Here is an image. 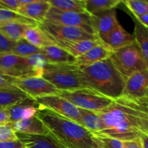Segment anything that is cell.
I'll list each match as a JSON object with an SVG mask.
<instances>
[{"instance_id":"4fadbf2b","label":"cell","mask_w":148,"mask_h":148,"mask_svg":"<svg viewBox=\"0 0 148 148\" xmlns=\"http://www.w3.org/2000/svg\"><path fill=\"white\" fill-rule=\"evenodd\" d=\"M91 23L95 36L102 42L119 23L116 18L115 10L106 12L98 15H91Z\"/></svg>"},{"instance_id":"5b68a950","label":"cell","mask_w":148,"mask_h":148,"mask_svg":"<svg viewBox=\"0 0 148 148\" xmlns=\"http://www.w3.org/2000/svg\"><path fill=\"white\" fill-rule=\"evenodd\" d=\"M109 59L125 79L136 72L148 69L137 43L115 51Z\"/></svg>"},{"instance_id":"d4e9b609","label":"cell","mask_w":148,"mask_h":148,"mask_svg":"<svg viewBox=\"0 0 148 148\" xmlns=\"http://www.w3.org/2000/svg\"><path fill=\"white\" fill-rule=\"evenodd\" d=\"M121 1V0H85L86 11L90 15H98L115 10Z\"/></svg>"},{"instance_id":"d590c367","label":"cell","mask_w":148,"mask_h":148,"mask_svg":"<svg viewBox=\"0 0 148 148\" xmlns=\"http://www.w3.org/2000/svg\"><path fill=\"white\" fill-rule=\"evenodd\" d=\"M20 7L19 0H0V9L17 12Z\"/></svg>"},{"instance_id":"ee69618b","label":"cell","mask_w":148,"mask_h":148,"mask_svg":"<svg viewBox=\"0 0 148 148\" xmlns=\"http://www.w3.org/2000/svg\"><path fill=\"white\" fill-rule=\"evenodd\" d=\"M25 148H27V147H25Z\"/></svg>"},{"instance_id":"7a4b0ae2","label":"cell","mask_w":148,"mask_h":148,"mask_svg":"<svg viewBox=\"0 0 148 148\" xmlns=\"http://www.w3.org/2000/svg\"><path fill=\"white\" fill-rule=\"evenodd\" d=\"M50 134L68 148H103L97 136L78 123L40 107L36 114Z\"/></svg>"},{"instance_id":"44dd1931","label":"cell","mask_w":148,"mask_h":148,"mask_svg":"<svg viewBox=\"0 0 148 148\" xmlns=\"http://www.w3.org/2000/svg\"><path fill=\"white\" fill-rule=\"evenodd\" d=\"M41 53L48 64H75L76 58L59 46H53L41 49Z\"/></svg>"},{"instance_id":"8992f818","label":"cell","mask_w":148,"mask_h":148,"mask_svg":"<svg viewBox=\"0 0 148 148\" xmlns=\"http://www.w3.org/2000/svg\"><path fill=\"white\" fill-rule=\"evenodd\" d=\"M58 95L66 99L77 108L95 112L107 108L114 101V100L107 98L90 88L60 91Z\"/></svg>"},{"instance_id":"9a60e30c","label":"cell","mask_w":148,"mask_h":148,"mask_svg":"<svg viewBox=\"0 0 148 148\" xmlns=\"http://www.w3.org/2000/svg\"><path fill=\"white\" fill-rule=\"evenodd\" d=\"M40 106L36 101V100L29 98L24 100L15 105L7 108L10 116V122L12 123L25 119L33 116L36 114Z\"/></svg>"},{"instance_id":"52a82bcc","label":"cell","mask_w":148,"mask_h":148,"mask_svg":"<svg viewBox=\"0 0 148 148\" xmlns=\"http://www.w3.org/2000/svg\"><path fill=\"white\" fill-rule=\"evenodd\" d=\"M0 73L17 79L41 76V72L34 69L27 57L12 53H0Z\"/></svg>"},{"instance_id":"d6a6232c","label":"cell","mask_w":148,"mask_h":148,"mask_svg":"<svg viewBox=\"0 0 148 148\" xmlns=\"http://www.w3.org/2000/svg\"><path fill=\"white\" fill-rule=\"evenodd\" d=\"M95 136H97L98 140L101 143L103 148H124L123 142L121 140L102 135Z\"/></svg>"},{"instance_id":"5bb4252c","label":"cell","mask_w":148,"mask_h":148,"mask_svg":"<svg viewBox=\"0 0 148 148\" xmlns=\"http://www.w3.org/2000/svg\"><path fill=\"white\" fill-rule=\"evenodd\" d=\"M8 124L16 133L40 136H48L50 134L44 124L36 115Z\"/></svg>"},{"instance_id":"6da1fadb","label":"cell","mask_w":148,"mask_h":148,"mask_svg":"<svg viewBox=\"0 0 148 148\" xmlns=\"http://www.w3.org/2000/svg\"><path fill=\"white\" fill-rule=\"evenodd\" d=\"M103 129L95 135L116 139L122 142L148 135V106L145 98L121 95L107 108L98 111Z\"/></svg>"},{"instance_id":"cb8c5ba5","label":"cell","mask_w":148,"mask_h":148,"mask_svg":"<svg viewBox=\"0 0 148 148\" xmlns=\"http://www.w3.org/2000/svg\"><path fill=\"white\" fill-rule=\"evenodd\" d=\"M29 27L30 26L19 22L2 23H0V33L11 41L16 42L24 38L25 33Z\"/></svg>"},{"instance_id":"f1b7e54d","label":"cell","mask_w":148,"mask_h":148,"mask_svg":"<svg viewBox=\"0 0 148 148\" xmlns=\"http://www.w3.org/2000/svg\"><path fill=\"white\" fill-rule=\"evenodd\" d=\"M41 49L36 47L25 38H22L14 42L11 53L20 57H28L32 55L41 53Z\"/></svg>"},{"instance_id":"7c38bea8","label":"cell","mask_w":148,"mask_h":148,"mask_svg":"<svg viewBox=\"0 0 148 148\" xmlns=\"http://www.w3.org/2000/svg\"><path fill=\"white\" fill-rule=\"evenodd\" d=\"M148 92V69L136 72L125 82L121 95L133 98H145Z\"/></svg>"},{"instance_id":"30bf717a","label":"cell","mask_w":148,"mask_h":148,"mask_svg":"<svg viewBox=\"0 0 148 148\" xmlns=\"http://www.w3.org/2000/svg\"><path fill=\"white\" fill-rule=\"evenodd\" d=\"M12 84L27 96L34 100L47 95H58L60 92L49 81L41 77L14 79Z\"/></svg>"},{"instance_id":"ab89813d","label":"cell","mask_w":148,"mask_h":148,"mask_svg":"<svg viewBox=\"0 0 148 148\" xmlns=\"http://www.w3.org/2000/svg\"><path fill=\"white\" fill-rule=\"evenodd\" d=\"M10 122V116L7 108H0V124H8Z\"/></svg>"},{"instance_id":"603a6c76","label":"cell","mask_w":148,"mask_h":148,"mask_svg":"<svg viewBox=\"0 0 148 148\" xmlns=\"http://www.w3.org/2000/svg\"><path fill=\"white\" fill-rule=\"evenodd\" d=\"M24 38L30 44L39 49L55 45L51 38L41 30L39 25L36 27H29L25 33Z\"/></svg>"},{"instance_id":"ffe728a7","label":"cell","mask_w":148,"mask_h":148,"mask_svg":"<svg viewBox=\"0 0 148 148\" xmlns=\"http://www.w3.org/2000/svg\"><path fill=\"white\" fill-rule=\"evenodd\" d=\"M56 46H59L62 49L70 53L72 56L77 59L79 56L89 51L94 46L103 42L98 38L89 39V40H81L76 41H62V40H54Z\"/></svg>"},{"instance_id":"4dcf8cb0","label":"cell","mask_w":148,"mask_h":148,"mask_svg":"<svg viewBox=\"0 0 148 148\" xmlns=\"http://www.w3.org/2000/svg\"><path fill=\"white\" fill-rule=\"evenodd\" d=\"M121 3L125 5L132 15L140 16L148 14V1L146 0H125Z\"/></svg>"},{"instance_id":"7bdbcfd3","label":"cell","mask_w":148,"mask_h":148,"mask_svg":"<svg viewBox=\"0 0 148 148\" xmlns=\"http://www.w3.org/2000/svg\"><path fill=\"white\" fill-rule=\"evenodd\" d=\"M145 100H146V102H147V106H148V92L147 93V95H146V98H145Z\"/></svg>"},{"instance_id":"484cf974","label":"cell","mask_w":148,"mask_h":148,"mask_svg":"<svg viewBox=\"0 0 148 148\" xmlns=\"http://www.w3.org/2000/svg\"><path fill=\"white\" fill-rule=\"evenodd\" d=\"M131 16L134 23L133 35L135 39V42L140 48L148 67V28L140 24L132 15Z\"/></svg>"},{"instance_id":"f35d334b","label":"cell","mask_w":148,"mask_h":148,"mask_svg":"<svg viewBox=\"0 0 148 148\" xmlns=\"http://www.w3.org/2000/svg\"><path fill=\"white\" fill-rule=\"evenodd\" d=\"M124 148H143L140 139L132 141L123 142Z\"/></svg>"},{"instance_id":"ba28073f","label":"cell","mask_w":148,"mask_h":148,"mask_svg":"<svg viewBox=\"0 0 148 148\" xmlns=\"http://www.w3.org/2000/svg\"><path fill=\"white\" fill-rule=\"evenodd\" d=\"M45 21L52 24L79 27L90 34L95 36L91 23V15L88 13L69 12L51 7Z\"/></svg>"},{"instance_id":"3957f363","label":"cell","mask_w":148,"mask_h":148,"mask_svg":"<svg viewBox=\"0 0 148 148\" xmlns=\"http://www.w3.org/2000/svg\"><path fill=\"white\" fill-rule=\"evenodd\" d=\"M79 69L89 88L112 100L121 95L126 79L109 58L88 66H79Z\"/></svg>"},{"instance_id":"9c48e42d","label":"cell","mask_w":148,"mask_h":148,"mask_svg":"<svg viewBox=\"0 0 148 148\" xmlns=\"http://www.w3.org/2000/svg\"><path fill=\"white\" fill-rule=\"evenodd\" d=\"M39 27L51 38L53 41H76L98 38L97 36L90 34L79 27L52 24L46 21L39 24Z\"/></svg>"},{"instance_id":"e0dca14e","label":"cell","mask_w":148,"mask_h":148,"mask_svg":"<svg viewBox=\"0 0 148 148\" xmlns=\"http://www.w3.org/2000/svg\"><path fill=\"white\" fill-rule=\"evenodd\" d=\"M113 52L114 51L106 44L101 43L85 52L82 56L77 58L75 64L78 66L91 65L108 59L112 55Z\"/></svg>"},{"instance_id":"1f68e13d","label":"cell","mask_w":148,"mask_h":148,"mask_svg":"<svg viewBox=\"0 0 148 148\" xmlns=\"http://www.w3.org/2000/svg\"><path fill=\"white\" fill-rule=\"evenodd\" d=\"M17 140H18L17 134L10 124H0V142H12Z\"/></svg>"},{"instance_id":"83f0119b","label":"cell","mask_w":148,"mask_h":148,"mask_svg":"<svg viewBox=\"0 0 148 148\" xmlns=\"http://www.w3.org/2000/svg\"><path fill=\"white\" fill-rule=\"evenodd\" d=\"M51 7L64 12L75 13H88L85 0H49Z\"/></svg>"},{"instance_id":"e575fe53","label":"cell","mask_w":148,"mask_h":148,"mask_svg":"<svg viewBox=\"0 0 148 148\" xmlns=\"http://www.w3.org/2000/svg\"><path fill=\"white\" fill-rule=\"evenodd\" d=\"M14 42L11 41L0 33V53H11Z\"/></svg>"},{"instance_id":"b9f144b4","label":"cell","mask_w":148,"mask_h":148,"mask_svg":"<svg viewBox=\"0 0 148 148\" xmlns=\"http://www.w3.org/2000/svg\"><path fill=\"white\" fill-rule=\"evenodd\" d=\"M140 140L143 148H148V135L143 134L140 137Z\"/></svg>"},{"instance_id":"8fae6325","label":"cell","mask_w":148,"mask_h":148,"mask_svg":"<svg viewBox=\"0 0 148 148\" xmlns=\"http://www.w3.org/2000/svg\"><path fill=\"white\" fill-rule=\"evenodd\" d=\"M36 101L40 106L80 124L79 108L62 97L58 95H47L36 98Z\"/></svg>"},{"instance_id":"74e56055","label":"cell","mask_w":148,"mask_h":148,"mask_svg":"<svg viewBox=\"0 0 148 148\" xmlns=\"http://www.w3.org/2000/svg\"><path fill=\"white\" fill-rule=\"evenodd\" d=\"M25 146L20 140L12 142H0V148H25Z\"/></svg>"},{"instance_id":"4316f807","label":"cell","mask_w":148,"mask_h":148,"mask_svg":"<svg viewBox=\"0 0 148 148\" xmlns=\"http://www.w3.org/2000/svg\"><path fill=\"white\" fill-rule=\"evenodd\" d=\"M29 98L19 89L0 90V108H7Z\"/></svg>"},{"instance_id":"d6986e66","label":"cell","mask_w":148,"mask_h":148,"mask_svg":"<svg viewBox=\"0 0 148 148\" xmlns=\"http://www.w3.org/2000/svg\"><path fill=\"white\" fill-rule=\"evenodd\" d=\"M113 51L136 43L134 35L127 32L120 24L108 35L103 42Z\"/></svg>"},{"instance_id":"f546056e","label":"cell","mask_w":148,"mask_h":148,"mask_svg":"<svg viewBox=\"0 0 148 148\" xmlns=\"http://www.w3.org/2000/svg\"><path fill=\"white\" fill-rule=\"evenodd\" d=\"M7 22H19L32 27H36L39 25L38 23L21 15L16 12L0 9V23H7Z\"/></svg>"},{"instance_id":"277c9868","label":"cell","mask_w":148,"mask_h":148,"mask_svg":"<svg viewBox=\"0 0 148 148\" xmlns=\"http://www.w3.org/2000/svg\"><path fill=\"white\" fill-rule=\"evenodd\" d=\"M40 77L49 81L59 91L89 88L85 82L79 66L76 64H47L42 69Z\"/></svg>"},{"instance_id":"60d3db41","label":"cell","mask_w":148,"mask_h":148,"mask_svg":"<svg viewBox=\"0 0 148 148\" xmlns=\"http://www.w3.org/2000/svg\"><path fill=\"white\" fill-rule=\"evenodd\" d=\"M131 15H132V14H130ZM140 24L143 25V26H145V27L148 28V14H144V15H140V16H134L132 15Z\"/></svg>"},{"instance_id":"ac0fdd59","label":"cell","mask_w":148,"mask_h":148,"mask_svg":"<svg viewBox=\"0 0 148 148\" xmlns=\"http://www.w3.org/2000/svg\"><path fill=\"white\" fill-rule=\"evenodd\" d=\"M51 7V6L49 1L36 0L32 4L20 7L17 13L40 24L46 20V15Z\"/></svg>"},{"instance_id":"2e32d148","label":"cell","mask_w":148,"mask_h":148,"mask_svg":"<svg viewBox=\"0 0 148 148\" xmlns=\"http://www.w3.org/2000/svg\"><path fill=\"white\" fill-rule=\"evenodd\" d=\"M16 134L18 140L27 148H68L51 134L48 136Z\"/></svg>"},{"instance_id":"8d00e7d4","label":"cell","mask_w":148,"mask_h":148,"mask_svg":"<svg viewBox=\"0 0 148 148\" xmlns=\"http://www.w3.org/2000/svg\"><path fill=\"white\" fill-rule=\"evenodd\" d=\"M14 79L3 75L0 73V90H15L18 89L12 84Z\"/></svg>"},{"instance_id":"7402d4cb","label":"cell","mask_w":148,"mask_h":148,"mask_svg":"<svg viewBox=\"0 0 148 148\" xmlns=\"http://www.w3.org/2000/svg\"><path fill=\"white\" fill-rule=\"evenodd\" d=\"M79 112L80 114V125L94 134L102 131L103 123L98 112L82 108H79Z\"/></svg>"},{"instance_id":"836d02e7","label":"cell","mask_w":148,"mask_h":148,"mask_svg":"<svg viewBox=\"0 0 148 148\" xmlns=\"http://www.w3.org/2000/svg\"><path fill=\"white\" fill-rule=\"evenodd\" d=\"M30 62V64L34 69L40 71L42 72L43 68L47 64V61L46 58L42 53H38V54L32 55V56L27 57Z\"/></svg>"}]
</instances>
